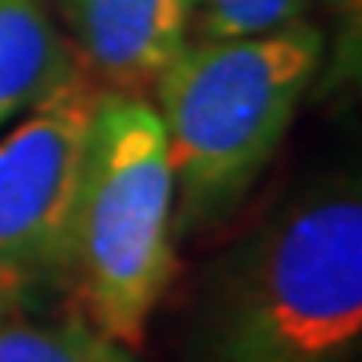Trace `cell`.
Instances as JSON below:
<instances>
[{
	"mask_svg": "<svg viewBox=\"0 0 362 362\" xmlns=\"http://www.w3.org/2000/svg\"><path fill=\"white\" fill-rule=\"evenodd\" d=\"M56 15L100 89L141 93L192 41L196 0H56Z\"/></svg>",
	"mask_w": 362,
	"mask_h": 362,
	"instance_id": "cell-5",
	"label": "cell"
},
{
	"mask_svg": "<svg viewBox=\"0 0 362 362\" xmlns=\"http://www.w3.org/2000/svg\"><path fill=\"white\" fill-rule=\"evenodd\" d=\"M0 362H134V355L89 318L30 322L15 315L0 325Z\"/></svg>",
	"mask_w": 362,
	"mask_h": 362,
	"instance_id": "cell-7",
	"label": "cell"
},
{
	"mask_svg": "<svg viewBox=\"0 0 362 362\" xmlns=\"http://www.w3.org/2000/svg\"><path fill=\"white\" fill-rule=\"evenodd\" d=\"M362 348V196L307 189L215 270L192 362H355Z\"/></svg>",
	"mask_w": 362,
	"mask_h": 362,
	"instance_id": "cell-1",
	"label": "cell"
},
{
	"mask_svg": "<svg viewBox=\"0 0 362 362\" xmlns=\"http://www.w3.org/2000/svg\"><path fill=\"white\" fill-rule=\"evenodd\" d=\"M325 4L337 11V19H340V30H344V37L351 34V41L358 45V0H325Z\"/></svg>",
	"mask_w": 362,
	"mask_h": 362,
	"instance_id": "cell-9",
	"label": "cell"
},
{
	"mask_svg": "<svg viewBox=\"0 0 362 362\" xmlns=\"http://www.w3.org/2000/svg\"><path fill=\"white\" fill-rule=\"evenodd\" d=\"M315 0H196L192 37H252L307 19Z\"/></svg>",
	"mask_w": 362,
	"mask_h": 362,
	"instance_id": "cell-8",
	"label": "cell"
},
{
	"mask_svg": "<svg viewBox=\"0 0 362 362\" xmlns=\"http://www.w3.org/2000/svg\"><path fill=\"white\" fill-rule=\"evenodd\" d=\"M15 315H19V300H15V296H11L4 285H0V325L11 322Z\"/></svg>",
	"mask_w": 362,
	"mask_h": 362,
	"instance_id": "cell-10",
	"label": "cell"
},
{
	"mask_svg": "<svg viewBox=\"0 0 362 362\" xmlns=\"http://www.w3.org/2000/svg\"><path fill=\"white\" fill-rule=\"evenodd\" d=\"M96 93L81 74L0 137V285L15 300L71 281V218Z\"/></svg>",
	"mask_w": 362,
	"mask_h": 362,
	"instance_id": "cell-4",
	"label": "cell"
},
{
	"mask_svg": "<svg viewBox=\"0 0 362 362\" xmlns=\"http://www.w3.org/2000/svg\"><path fill=\"white\" fill-rule=\"evenodd\" d=\"M81 74L52 0H0V129Z\"/></svg>",
	"mask_w": 362,
	"mask_h": 362,
	"instance_id": "cell-6",
	"label": "cell"
},
{
	"mask_svg": "<svg viewBox=\"0 0 362 362\" xmlns=\"http://www.w3.org/2000/svg\"><path fill=\"white\" fill-rule=\"evenodd\" d=\"M325 63V30L296 19L252 37H192L152 81L174 170V237L222 226L300 115Z\"/></svg>",
	"mask_w": 362,
	"mask_h": 362,
	"instance_id": "cell-2",
	"label": "cell"
},
{
	"mask_svg": "<svg viewBox=\"0 0 362 362\" xmlns=\"http://www.w3.org/2000/svg\"><path fill=\"white\" fill-rule=\"evenodd\" d=\"M174 274V170L163 122L148 96L100 89L71 218V281L86 318L137 348Z\"/></svg>",
	"mask_w": 362,
	"mask_h": 362,
	"instance_id": "cell-3",
	"label": "cell"
}]
</instances>
